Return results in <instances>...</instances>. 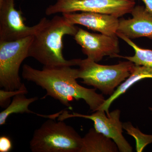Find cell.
I'll use <instances>...</instances> for the list:
<instances>
[{
	"mask_svg": "<svg viewBox=\"0 0 152 152\" xmlns=\"http://www.w3.org/2000/svg\"><path fill=\"white\" fill-rule=\"evenodd\" d=\"M118 146L110 138L97 132L94 128L90 129L82 137L80 152H117Z\"/></svg>",
	"mask_w": 152,
	"mask_h": 152,
	"instance_id": "4fadbf2b",
	"label": "cell"
},
{
	"mask_svg": "<svg viewBox=\"0 0 152 152\" xmlns=\"http://www.w3.org/2000/svg\"><path fill=\"white\" fill-rule=\"evenodd\" d=\"M131 19H120L117 33L129 39L146 37L152 40V15L145 7L135 6Z\"/></svg>",
	"mask_w": 152,
	"mask_h": 152,
	"instance_id": "8fae6325",
	"label": "cell"
},
{
	"mask_svg": "<svg viewBox=\"0 0 152 152\" xmlns=\"http://www.w3.org/2000/svg\"><path fill=\"white\" fill-rule=\"evenodd\" d=\"M133 1H135V0H133Z\"/></svg>",
	"mask_w": 152,
	"mask_h": 152,
	"instance_id": "ffe728a7",
	"label": "cell"
},
{
	"mask_svg": "<svg viewBox=\"0 0 152 152\" xmlns=\"http://www.w3.org/2000/svg\"><path fill=\"white\" fill-rule=\"evenodd\" d=\"M76 42L82 48L87 58L98 63L106 56L119 57L120 52L118 36H109L87 31L78 28L74 36Z\"/></svg>",
	"mask_w": 152,
	"mask_h": 152,
	"instance_id": "9c48e42d",
	"label": "cell"
},
{
	"mask_svg": "<svg viewBox=\"0 0 152 152\" xmlns=\"http://www.w3.org/2000/svg\"><path fill=\"white\" fill-rule=\"evenodd\" d=\"M15 0H0V41L10 42L33 36L48 19H41L37 24L28 26L20 11L15 7Z\"/></svg>",
	"mask_w": 152,
	"mask_h": 152,
	"instance_id": "ba28073f",
	"label": "cell"
},
{
	"mask_svg": "<svg viewBox=\"0 0 152 152\" xmlns=\"http://www.w3.org/2000/svg\"><path fill=\"white\" fill-rule=\"evenodd\" d=\"M134 65L128 60L117 64L103 65L88 58L80 59L77 78L82 79L84 84L94 87L104 94L111 96L130 76Z\"/></svg>",
	"mask_w": 152,
	"mask_h": 152,
	"instance_id": "277c9868",
	"label": "cell"
},
{
	"mask_svg": "<svg viewBox=\"0 0 152 152\" xmlns=\"http://www.w3.org/2000/svg\"><path fill=\"white\" fill-rule=\"evenodd\" d=\"M63 16L71 24H78L109 36H117L119 20L112 15L82 12L80 13H63Z\"/></svg>",
	"mask_w": 152,
	"mask_h": 152,
	"instance_id": "30bf717a",
	"label": "cell"
},
{
	"mask_svg": "<svg viewBox=\"0 0 152 152\" xmlns=\"http://www.w3.org/2000/svg\"><path fill=\"white\" fill-rule=\"evenodd\" d=\"M71 67L44 66L40 70L24 64L22 76L45 90V97L50 96L70 108L71 101L83 99L93 112L99 110L106 100L102 94L96 92V89L87 88L79 85L76 80L77 69Z\"/></svg>",
	"mask_w": 152,
	"mask_h": 152,
	"instance_id": "6da1fadb",
	"label": "cell"
},
{
	"mask_svg": "<svg viewBox=\"0 0 152 152\" xmlns=\"http://www.w3.org/2000/svg\"><path fill=\"white\" fill-rule=\"evenodd\" d=\"M123 129L126 131L128 134L135 139L137 152H142L147 145L152 143V135L142 133L138 128L134 127L129 122L123 123Z\"/></svg>",
	"mask_w": 152,
	"mask_h": 152,
	"instance_id": "2e32d148",
	"label": "cell"
},
{
	"mask_svg": "<svg viewBox=\"0 0 152 152\" xmlns=\"http://www.w3.org/2000/svg\"><path fill=\"white\" fill-rule=\"evenodd\" d=\"M146 78L152 79V70L145 66L135 65L130 76L118 86L113 94L105 100L99 110H104L107 115H109V108L114 101L124 94L133 85Z\"/></svg>",
	"mask_w": 152,
	"mask_h": 152,
	"instance_id": "7c38bea8",
	"label": "cell"
},
{
	"mask_svg": "<svg viewBox=\"0 0 152 152\" xmlns=\"http://www.w3.org/2000/svg\"><path fill=\"white\" fill-rule=\"evenodd\" d=\"M33 36L17 40L0 41V87L4 89H19L23 83L19 75L22 63L28 57Z\"/></svg>",
	"mask_w": 152,
	"mask_h": 152,
	"instance_id": "5b68a950",
	"label": "cell"
},
{
	"mask_svg": "<svg viewBox=\"0 0 152 152\" xmlns=\"http://www.w3.org/2000/svg\"><path fill=\"white\" fill-rule=\"evenodd\" d=\"M35 131L30 142L33 152H80L82 137L64 121L49 118Z\"/></svg>",
	"mask_w": 152,
	"mask_h": 152,
	"instance_id": "3957f363",
	"label": "cell"
},
{
	"mask_svg": "<svg viewBox=\"0 0 152 152\" xmlns=\"http://www.w3.org/2000/svg\"><path fill=\"white\" fill-rule=\"evenodd\" d=\"M28 90L26 87L23 83L19 89L9 91L2 89L0 90V106L2 107H7L10 104L11 98L14 97L16 95L19 94H27Z\"/></svg>",
	"mask_w": 152,
	"mask_h": 152,
	"instance_id": "e0dca14e",
	"label": "cell"
},
{
	"mask_svg": "<svg viewBox=\"0 0 152 152\" xmlns=\"http://www.w3.org/2000/svg\"><path fill=\"white\" fill-rule=\"evenodd\" d=\"M117 36L132 47L135 52L134 55L132 56H120L119 58L121 57L131 61L136 65L145 66L152 70V50L140 48L133 42L131 39L121 34L117 33Z\"/></svg>",
	"mask_w": 152,
	"mask_h": 152,
	"instance_id": "9a60e30c",
	"label": "cell"
},
{
	"mask_svg": "<svg viewBox=\"0 0 152 152\" xmlns=\"http://www.w3.org/2000/svg\"><path fill=\"white\" fill-rule=\"evenodd\" d=\"M145 4L147 11L152 15V0H141Z\"/></svg>",
	"mask_w": 152,
	"mask_h": 152,
	"instance_id": "d6986e66",
	"label": "cell"
},
{
	"mask_svg": "<svg viewBox=\"0 0 152 152\" xmlns=\"http://www.w3.org/2000/svg\"><path fill=\"white\" fill-rule=\"evenodd\" d=\"M78 29L63 15L55 16L51 20H47L33 35L28 57H32L44 66H78L80 59L67 60L63 54L64 37L75 36Z\"/></svg>",
	"mask_w": 152,
	"mask_h": 152,
	"instance_id": "7a4b0ae2",
	"label": "cell"
},
{
	"mask_svg": "<svg viewBox=\"0 0 152 152\" xmlns=\"http://www.w3.org/2000/svg\"><path fill=\"white\" fill-rule=\"evenodd\" d=\"M121 110H115L106 114L104 110H99L91 115L74 113L69 114L67 111L61 112L58 121H64L70 118L79 117L92 121L97 132L110 138L116 144L119 151L132 152V147L123 135V123L120 121Z\"/></svg>",
	"mask_w": 152,
	"mask_h": 152,
	"instance_id": "52a82bcc",
	"label": "cell"
},
{
	"mask_svg": "<svg viewBox=\"0 0 152 152\" xmlns=\"http://www.w3.org/2000/svg\"><path fill=\"white\" fill-rule=\"evenodd\" d=\"M37 97L27 98L25 94H21L16 95L13 97L12 102L6 108L0 113V125L2 126L6 124V121L11 115L17 113L34 114L39 116L51 118L52 115H45L34 113L28 109L31 104L37 100Z\"/></svg>",
	"mask_w": 152,
	"mask_h": 152,
	"instance_id": "5bb4252c",
	"label": "cell"
},
{
	"mask_svg": "<svg viewBox=\"0 0 152 152\" xmlns=\"http://www.w3.org/2000/svg\"><path fill=\"white\" fill-rule=\"evenodd\" d=\"M135 5L133 0H57L54 4L47 8L45 13L51 15L80 11L112 15L119 18L131 13Z\"/></svg>",
	"mask_w": 152,
	"mask_h": 152,
	"instance_id": "8992f818",
	"label": "cell"
},
{
	"mask_svg": "<svg viewBox=\"0 0 152 152\" xmlns=\"http://www.w3.org/2000/svg\"><path fill=\"white\" fill-rule=\"evenodd\" d=\"M12 148V142L9 137L2 136L0 137V152L10 151Z\"/></svg>",
	"mask_w": 152,
	"mask_h": 152,
	"instance_id": "ac0fdd59",
	"label": "cell"
}]
</instances>
